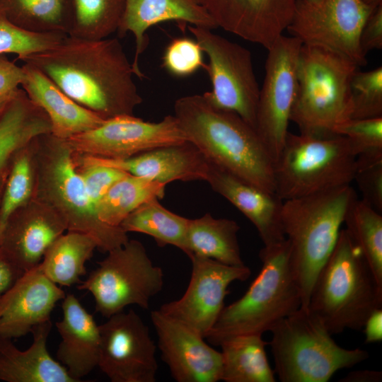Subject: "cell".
I'll return each instance as SVG.
<instances>
[{
  "instance_id": "14",
  "label": "cell",
  "mask_w": 382,
  "mask_h": 382,
  "mask_svg": "<svg viewBox=\"0 0 382 382\" xmlns=\"http://www.w3.org/2000/svg\"><path fill=\"white\" fill-rule=\"evenodd\" d=\"M75 155L122 159L158 147L187 141L174 115L158 122L119 115L64 139Z\"/></svg>"
},
{
  "instance_id": "2",
  "label": "cell",
  "mask_w": 382,
  "mask_h": 382,
  "mask_svg": "<svg viewBox=\"0 0 382 382\" xmlns=\"http://www.w3.org/2000/svg\"><path fill=\"white\" fill-rule=\"evenodd\" d=\"M174 112L187 141L209 162L274 192V161L255 129L240 116L214 106L203 94L178 98Z\"/></svg>"
},
{
  "instance_id": "9",
  "label": "cell",
  "mask_w": 382,
  "mask_h": 382,
  "mask_svg": "<svg viewBox=\"0 0 382 382\" xmlns=\"http://www.w3.org/2000/svg\"><path fill=\"white\" fill-rule=\"evenodd\" d=\"M357 156L348 138L288 132L274 162L275 194L283 201L351 185Z\"/></svg>"
},
{
  "instance_id": "33",
  "label": "cell",
  "mask_w": 382,
  "mask_h": 382,
  "mask_svg": "<svg viewBox=\"0 0 382 382\" xmlns=\"http://www.w3.org/2000/svg\"><path fill=\"white\" fill-rule=\"evenodd\" d=\"M344 223L379 285L382 286V215L362 199L349 206Z\"/></svg>"
},
{
  "instance_id": "36",
  "label": "cell",
  "mask_w": 382,
  "mask_h": 382,
  "mask_svg": "<svg viewBox=\"0 0 382 382\" xmlns=\"http://www.w3.org/2000/svg\"><path fill=\"white\" fill-rule=\"evenodd\" d=\"M33 141L16 155L5 184L0 204V239L10 217L34 197Z\"/></svg>"
},
{
  "instance_id": "40",
  "label": "cell",
  "mask_w": 382,
  "mask_h": 382,
  "mask_svg": "<svg viewBox=\"0 0 382 382\" xmlns=\"http://www.w3.org/2000/svg\"><path fill=\"white\" fill-rule=\"evenodd\" d=\"M204 52L196 40L183 37L174 38L166 47L162 66L170 74L178 77L190 76L199 68L205 69Z\"/></svg>"
},
{
  "instance_id": "13",
  "label": "cell",
  "mask_w": 382,
  "mask_h": 382,
  "mask_svg": "<svg viewBox=\"0 0 382 382\" xmlns=\"http://www.w3.org/2000/svg\"><path fill=\"white\" fill-rule=\"evenodd\" d=\"M374 9L361 0H299L286 30L303 44L331 50L364 66L360 34Z\"/></svg>"
},
{
  "instance_id": "12",
  "label": "cell",
  "mask_w": 382,
  "mask_h": 382,
  "mask_svg": "<svg viewBox=\"0 0 382 382\" xmlns=\"http://www.w3.org/2000/svg\"><path fill=\"white\" fill-rule=\"evenodd\" d=\"M302 44L294 37L282 35L267 50L255 129L274 162L289 132L297 92L298 64Z\"/></svg>"
},
{
  "instance_id": "28",
  "label": "cell",
  "mask_w": 382,
  "mask_h": 382,
  "mask_svg": "<svg viewBox=\"0 0 382 382\" xmlns=\"http://www.w3.org/2000/svg\"><path fill=\"white\" fill-rule=\"evenodd\" d=\"M268 342L260 334L230 337L219 344L221 348V381L225 382H274L265 352Z\"/></svg>"
},
{
  "instance_id": "17",
  "label": "cell",
  "mask_w": 382,
  "mask_h": 382,
  "mask_svg": "<svg viewBox=\"0 0 382 382\" xmlns=\"http://www.w3.org/2000/svg\"><path fill=\"white\" fill-rule=\"evenodd\" d=\"M162 360L178 382L221 381L222 357L204 337L187 325L161 312H151Z\"/></svg>"
},
{
  "instance_id": "43",
  "label": "cell",
  "mask_w": 382,
  "mask_h": 382,
  "mask_svg": "<svg viewBox=\"0 0 382 382\" xmlns=\"http://www.w3.org/2000/svg\"><path fill=\"white\" fill-rule=\"evenodd\" d=\"M359 42L365 55L371 50L382 48V4L375 8L366 19Z\"/></svg>"
},
{
  "instance_id": "49",
  "label": "cell",
  "mask_w": 382,
  "mask_h": 382,
  "mask_svg": "<svg viewBox=\"0 0 382 382\" xmlns=\"http://www.w3.org/2000/svg\"><path fill=\"white\" fill-rule=\"evenodd\" d=\"M366 5L375 8L382 4V0H361Z\"/></svg>"
},
{
  "instance_id": "24",
  "label": "cell",
  "mask_w": 382,
  "mask_h": 382,
  "mask_svg": "<svg viewBox=\"0 0 382 382\" xmlns=\"http://www.w3.org/2000/svg\"><path fill=\"white\" fill-rule=\"evenodd\" d=\"M63 317L56 323L62 338L57 359L76 382L98 366L100 332L93 316L74 294L62 299Z\"/></svg>"
},
{
  "instance_id": "10",
  "label": "cell",
  "mask_w": 382,
  "mask_h": 382,
  "mask_svg": "<svg viewBox=\"0 0 382 382\" xmlns=\"http://www.w3.org/2000/svg\"><path fill=\"white\" fill-rule=\"evenodd\" d=\"M164 274L137 240L108 252L77 288L91 294L96 311L108 318L131 305L148 309L151 299L163 289Z\"/></svg>"
},
{
  "instance_id": "31",
  "label": "cell",
  "mask_w": 382,
  "mask_h": 382,
  "mask_svg": "<svg viewBox=\"0 0 382 382\" xmlns=\"http://www.w3.org/2000/svg\"><path fill=\"white\" fill-rule=\"evenodd\" d=\"M158 198L151 199L130 213L120 224L126 233L137 232L151 236L161 247L171 245L185 254L190 219L162 206Z\"/></svg>"
},
{
  "instance_id": "29",
  "label": "cell",
  "mask_w": 382,
  "mask_h": 382,
  "mask_svg": "<svg viewBox=\"0 0 382 382\" xmlns=\"http://www.w3.org/2000/svg\"><path fill=\"white\" fill-rule=\"evenodd\" d=\"M98 249L91 236L76 231L61 235L47 250L40 263L44 274L64 286L79 284L86 274V263Z\"/></svg>"
},
{
  "instance_id": "30",
  "label": "cell",
  "mask_w": 382,
  "mask_h": 382,
  "mask_svg": "<svg viewBox=\"0 0 382 382\" xmlns=\"http://www.w3.org/2000/svg\"><path fill=\"white\" fill-rule=\"evenodd\" d=\"M0 14L33 33H69L72 0H0Z\"/></svg>"
},
{
  "instance_id": "44",
  "label": "cell",
  "mask_w": 382,
  "mask_h": 382,
  "mask_svg": "<svg viewBox=\"0 0 382 382\" xmlns=\"http://www.w3.org/2000/svg\"><path fill=\"white\" fill-rule=\"evenodd\" d=\"M25 77L23 67L8 60L5 54H0V96L16 91Z\"/></svg>"
},
{
  "instance_id": "23",
  "label": "cell",
  "mask_w": 382,
  "mask_h": 382,
  "mask_svg": "<svg viewBox=\"0 0 382 382\" xmlns=\"http://www.w3.org/2000/svg\"><path fill=\"white\" fill-rule=\"evenodd\" d=\"M206 181L252 222L264 245L285 239L281 224L283 200L274 192L248 183L211 162Z\"/></svg>"
},
{
  "instance_id": "32",
  "label": "cell",
  "mask_w": 382,
  "mask_h": 382,
  "mask_svg": "<svg viewBox=\"0 0 382 382\" xmlns=\"http://www.w3.org/2000/svg\"><path fill=\"white\" fill-rule=\"evenodd\" d=\"M166 185L128 173L115 182L98 202V217L106 225L120 227L140 205L153 198H163Z\"/></svg>"
},
{
  "instance_id": "8",
  "label": "cell",
  "mask_w": 382,
  "mask_h": 382,
  "mask_svg": "<svg viewBox=\"0 0 382 382\" xmlns=\"http://www.w3.org/2000/svg\"><path fill=\"white\" fill-rule=\"evenodd\" d=\"M270 331L274 371L282 382H327L337 371L369 356L366 350L338 345L320 320L303 307Z\"/></svg>"
},
{
  "instance_id": "38",
  "label": "cell",
  "mask_w": 382,
  "mask_h": 382,
  "mask_svg": "<svg viewBox=\"0 0 382 382\" xmlns=\"http://www.w3.org/2000/svg\"><path fill=\"white\" fill-rule=\"evenodd\" d=\"M382 117V67L357 70L351 82V119Z\"/></svg>"
},
{
  "instance_id": "42",
  "label": "cell",
  "mask_w": 382,
  "mask_h": 382,
  "mask_svg": "<svg viewBox=\"0 0 382 382\" xmlns=\"http://www.w3.org/2000/svg\"><path fill=\"white\" fill-rule=\"evenodd\" d=\"M354 180L363 201L382 214V162L357 169Z\"/></svg>"
},
{
  "instance_id": "3",
  "label": "cell",
  "mask_w": 382,
  "mask_h": 382,
  "mask_svg": "<svg viewBox=\"0 0 382 382\" xmlns=\"http://www.w3.org/2000/svg\"><path fill=\"white\" fill-rule=\"evenodd\" d=\"M351 185L283 201L281 224L301 307L306 308L317 276L333 250L347 210L357 198Z\"/></svg>"
},
{
  "instance_id": "27",
  "label": "cell",
  "mask_w": 382,
  "mask_h": 382,
  "mask_svg": "<svg viewBox=\"0 0 382 382\" xmlns=\"http://www.w3.org/2000/svg\"><path fill=\"white\" fill-rule=\"evenodd\" d=\"M239 229L235 221L216 219L209 213L190 219L186 255L210 258L231 266L245 265L238 241Z\"/></svg>"
},
{
  "instance_id": "19",
  "label": "cell",
  "mask_w": 382,
  "mask_h": 382,
  "mask_svg": "<svg viewBox=\"0 0 382 382\" xmlns=\"http://www.w3.org/2000/svg\"><path fill=\"white\" fill-rule=\"evenodd\" d=\"M65 296L40 264L25 272L0 299V337H20L50 321L56 303Z\"/></svg>"
},
{
  "instance_id": "22",
  "label": "cell",
  "mask_w": 382,
  "mask_h": 382,
  "mask_svg": "<svg viewBox=\"0 0 382 382\" xmlns=\"http://www.w3.org/2000/svg\"><path fill=\"white\" fill-rule=\"evenodd\" d=\"M169 21H176L180 28L187 24L209 30L218 28L197 0H125L117 33L119 37H123L131 32L135 37L132 66L137 77H145L139 68V59L149 43L147 30L156 24Z\"/></svg>"
},
{
  "instance_id": "21",
  "label": "cell",
  "mask_w": 382,
  "mask_h": 382,
  "mask_svg": "<svg viewBox=\"0 0 382 382\" xmlns=\"http://www.w3.org/2000/svg\"><path fill=\"white\" fill-rule=\"evenodd\" d=\"M75 165L97 164L163 184L180 180L206 181L209 162L191 143L151 149L122 159H109L73 154Z\"/></svg>"
},
{
  "instance_id": "25",
  "label": "cell",
  "mask_w": 382,
  "mask_h": 382,
  "mask_svg": "<svg viewBox=\"0 0 382 382\" xmlns=\"http://www.w3.org/2000/svg\"><path fill=\"white\" fill-rule=\"evenodd\" d=\"M21 83L28 97L48 116L51 134L66 139L100 126L103 118L80 105L65 94L52 80L35 67L23 64Z\"/></svg>"
},
{
  "instance_id": "1",
  "label": "cell",
  "mask_w": 382,
  "mask_h": 382,
  "mask_svg": "<svg viewBox=\"0 0 382 382\" xmlns=\"http://www.w3.org/2000/svg\"><path fill=\"white\" fill-rule=\"evenodd\" d=\"M18 59L47 76L65 94L103 120L133 115L142 103L118 38L66 35L55 46Z\"/></svg>"
},
{
  "instance_id": "35",
  "label": "cell",
  "mask_w": 382,
  "mask_h": 382,
  "mask_svg": "<svg viewBox=\"0 0 382 382\" xmlns=\"http://www.w3.org/2000/svg\"><path fill=\"white\" fill-rule=\"evenodd\" d=\"M125 0H72L71 25L68 35L97 40L117 32Z\"/></svg>"
},
{
  "instance_id": "7",
  "label": "cell",
  "mask_w": 382,
  "mask_h": 382,
  "mask_svg": "<svg viewBox=\"0 0 382 382\" xmlns=\"http://www.w3.org/2000/svg\"><path fill=\"white\" fill-rule=\"evenodd\" d=\"M358 66L338 52L302 44L290 117L299 133L334 135L337 127L351 119V82Z\"/></svg>"
},
{
  "instance_id": "39",
  "label": "cell",
  "mask_w": 382,
  "mask_h": 382,
  "mask_svg": "<svg viewBox=\"0 0 382 382\" xmlns=\"http://www.w3.org/2000/svg\"><path fill=\"white\" fill-rule=\"evenodd\" d=\"M66 35L63 33L30 32L14 25L0 14V54H16L18 59L50 49Z\"/></svg>"
},
{
  "instance_id": "50",
  "label": "cell",
  "mask_w": 382,
  "mask_h": 382,
  "mask_svg": "<svg viewBox=\"0 0 382 382\" xmlns=\"http://www.w3.org/2000/svg\"><path fill=\"white\" fill-rule=\"evenodd\" d=\"M308 1H316V0H308Z\"/></svg>"
},
{
  "instance_id": "46",
  "label": "cell",
  "mask_w": 382,
  "mask_h": 382,
  "mask_svg": "<svg viewBox=\"0 0 382 382\" xmlns=\"http://www.w3.org/2000/svg\"><path fill=\"white\" fill-rule=\"evenodd\" d=\"M365 342L374 343L382 340V308L374 311L363 327Z\"/></svg>"
},
{
  "instance_id": "26",
  "label": "cell",
  "mask_w": 382,
  "mask_h": 382,
  "mask_svg": "<svg viewBox=\"0 0 382 382\" xmlns=\"http://www.w3.org/2000/svg\"><path fill=\"white\" fill-rule=\"evenodd\" d=\"M51 321L35 327L33 342L19 350L11 339L0 337V381L6 382H76L47 348Z\"/></svg>"
},
{
  "instance_id": "45",
  "label": "cell",
  "mask_w": 382,
  "mask_h": 382,
  "mask_svg": "<svg viewBox=\"0 0 382 382\" xmlns=\"http://www.w3.org/2000/svg\"><path fill=\"white\" fill-rule=\"evenodd\" d=\"M23 273L0 249V299Z\"/></svg>"
},
{
  "instance_id": "6",
  "label": "cell",
  "mask_w": 382,
  "mask_h": 382,
  "mask_svg": "<svg viewBox=\"0 0 382 382\" xmlns=\"http://www.w3.org/2000/svg\"><path fill=\"white\" fill-rule=\"evenodd\" d=\"M289 254L286 238L264 245L259 253L262 267L258 275L240 299L224 306L205 339L219 345L238 335H262L301 307Z\"/></svg>"
},
{
  "instance_id": "15",
  "label": "cell",
  "mask_w": 382,
  "mask_h": 382,
  "mask_svg": "<svg viewBox=\"0 0 382 382\" xmlns=\"http://www.w3.org/2000/svg\"><path fill=\"white\" fill-rule=\"evenodd\" d=\"M98 366L112 382H155L156 346L149 328L132 309L116 313L99 325Z\"/></svg>"
},
{
  "instance_id": "18",
  "label": "cell",
  "mask_w": 382,
  "mask_h": 382,
  "mask_svg": "<svg viewBox=\"0 0 382 382\" xmlns=\"http://www.w3.org/2000/svg\"><path fill=\"white\" fill-rule=\"evenodd\" d=\"M218 27L267 50L286 30L299 0H197Z\"/></svg>"
},
{
  "instance_id": "41",
  "label": "cell",
  "mask_w": 382,
  "mask_h": 382,
  "mask_svg": "<svg viewBox=\"0 0 382 382\" xmlns=\"http://www.w3.org/2000/svg\"><path fill=\"white\" fill-rule=\"evenodd\" d=\"M75 166L82 178L87 193L95 204L96 209L98 202L110 187L128 174L119 169L97 164Z\"/></svg>"
},
{
  "instance_id": "48",
  "label": "cell",
  "mask_w": 382,
  "mask_h": 382,
  "mask_svg": "<svg viewBox=\"0 0 382 382\" xmlns=\"http://www.w3.org/2000/svg\"><path fill=\"white\" fill-rule=\"evenodd\" d=\"M16 91H14L13 93H11V94H8V95L1 96H0V113L2 111V110L4 108L5 105L8 103V101L10 100V98L12 97V96L13 95V93Z\"/></svg>"
},
{
  "instance_id": "5",
  "label": "cell",
  "mask_w": 382,
  "mask_h": 382,
  "mask_svg": "<svg viewBox=\"0 0 382 382\" xmlns=\"http://www.w3.org/2000/svg\"><path fill=\"white\" fill-rule=\"evenodd\" d=\"M382 308L379 285L346 229L313 284L308 308L331 335L360 330L370 314Z\"/></svg>"
},
{
  "instance_id": "4",
  "label": "cell",
  "mask_w": 382,
  "mask_h": 382,
  "mask_svg": "<svg viewBox=\"0 0 382 382\" xmlns=\"http://www.w3.org/2000/svg\"><path fill=\"white\" fill-rule=\"evenodd\" d=\"M32 145L34 197L56 212L65 224L66 231L93 237L101 252L108 253L125 244L129 241L127 233L98 219L66 141L49 133L36 137Z\"/></svg>"
},
{
  "instance_id": "16",
  "label": "cell",
  "mask_w": 382,
  "mask_h": 382,
  "mask_svg": "<svg viewBox=\"0 0 382 382\" xmlns=\"http://www.w3.org/2000/svg\"><path fill=\"white\" fill-rule=\"evenodd\" d=\"M189 284L178 299L163 304L159 310L200 333L204 338L224 308L228 286L250 275L245 265L231 266L192 255Z\"/></svg>"
},
{
  "instance_id": "47",
  "label": "cell",
  "mask_w": 382,
  "mask_h": 382,
  "mask_svg": "<svg viewBox=\"0 0 382 382\" xmlns=\"http://www.w3.org/2000/svg\"><path fill=\"white\" fill-rule=\"evenodd\" d=\"M382 372L376 370H357L349 372L340 382H381Z\"/></svg>"
},
{
  "instance_id": "34",
  "label": "cell",
  "mask_w": 382,
  "mask_h": 382,
  "mask_svg": "<svg viewBox=\"0 0 382 382\" xmlns=\"http://www.w3.org/2000/svg\"><path fill=\"white\" fill-rule=\"evenodd\" d=\"M40 134L30 112L17 103H8L0 113V204L16 155Z\"/></svg>"
},
{
  "instance_id": "20",
  "label": "cell",
  "mask_w": 382,
  "mask_h": 382,
  "mask_svg": "<svg viewBox=\"0 0 382 382\" xmlns=\"http://www.w3.org/2000/svg\"><path fill=\"white\" fill-rule=\"evenodd\" d=\"M66 227L44 202L33 197L8 219L0 239L1 251L23 272L39 265Z\"/></svg>"
},
{
  "instance_id": "37",
  "label": "cell",
  "mask_w": 382,
  "mask_h": 382,
  "mask_svg": "<svg viewBox=\"0 0 382 382\" xmlns=\"http://www.w3.org/2000/svg\"><path fill=\"white\" fill-rule=\"evenodd\" d=\"M335 134L351 141L357 156V170L382 162V117L349 119Z\"/></svg>"
},
{
  "instance_id": "11",
  "label": "cell",
  "mask_w": 382,
  "mask_h": 382,
  "mask_svg": "<svg viewBox=\"0 0 382 382\" xmlns=\"http://www.w3.org/2000/svg\"><path fill=\"white\" fill-rule=\"evenodd\" d=\"M209 58L205 70L212 90L203 93L214 106L231 111L255 129L260 88L250 52L212 30L187 25Z\"/></svg>"
}]
</instances>
